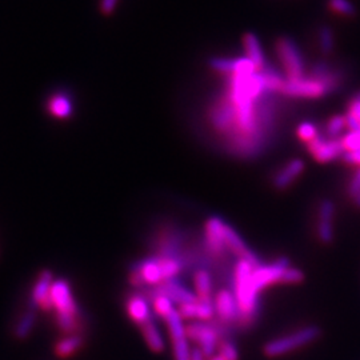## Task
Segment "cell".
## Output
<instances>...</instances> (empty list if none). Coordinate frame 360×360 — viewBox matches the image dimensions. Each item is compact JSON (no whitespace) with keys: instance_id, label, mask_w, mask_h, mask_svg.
<instances>
[{"instance_id":"obj_5","label":"cell","mask_w":360,"mask_h":360,"mask_svg":"<svg viewBox=\"0 0 360 360\" xmlns=\"http://www.w3.org/2000/svg\"><path fill=\"white\" fill-rule=\"evenodd\" d=\"M210 119L212 126L216 131L223 135H235L237 131V110L232 103L230 95H225L212 105L210 112Z\"/></svg>"},{"instance_id":"obj_43","label":"cell","mask_w":360,"mask_h":360,"mask_svg":"<svg viewBox=\"0 0 360 360\" xmlns=\"http://www.w3.org/2000/svg\"><path fill=\"white\" fill-rule=\"evenodd\" d=\"M358 98H360V93H359V95H358Z\"/></svg>"},{"instance_id":"obj_10","label":"cell","mask_w":360,"mask_h":360,"mask_svg":"<svg viewBox=\"0 0 360 360\" xmlns=\"http://www.w3.org/2000/svg\"><path fill=\"white\" fill-rule=\"evenodd\" d=\"M225 223L219 216H212L204 227V238L207 250L216 257L225 256V251L228 250L225 239Z\"/></svg>"},{"instance_id":"obj_25","label":"cell","mask_w":360,"mask_h":360,"mask_svg":"<svg viewBox=\"0 0 360 360\" xmlns=\"http://www.w3.org/2000/svg\"><path fill=\"white\" fill-rule=\"evenodd\" d=\"M260 74L263 76L267 92H280L282 91L285 79L280 75V73L278 70H275L270 64H266V67L263 70H260Z\"/></svg>"},{"instance_id":"obj_16","label":"cell","mask_w":360,"mask_h":360,"mask_svg":"<svg viewBox=\"0 0 360 360\" xmlns=\"http://www.w3.org/2000/svg\"><path fill=\"white\" fill-rule=\"evenodd\" d=\"M335 216V204L326 199L320 203L317 213V237L324 244H330L333 239V228L332 219Z\"/></svg>"},{"instance_id":"obj_35","label":"cell","mask_w":360,"mask_h":360,"mask_svg":"<svg viewBox=\"0 0 360 360\" xmlns=\"http://www.w3.org/2000/svg\"><path fill=\"white\" fill-rule=\"evenodd\" d=\"M303 279H304V275H303L301 271L290 267L283 273L280 283H285V285H298L300 282H303Z\"/></svg>"},{"instance_id":"obj_8","label":"cell","mask_w":360,"mask_h":360,"mask_svg":"<svg viewBox=\"0 0 360 360\" xmlns=\"http://www.w3.org/2000/svg\"><path fill=\"white\" fill-rule=\"evenodd\" d=\"M307 150L314 156L317 163H330L345 155V146L340 139H329L317 136L313 142L307 143Z\"/></svg>"},{"instance_id":"obj_40","label":"cell","mask_w":360,"mask_h":360,"mask_svg":"<svg viewBox=\"0 0 360 360\" xmlns=\"http://www.w3.org/2000/svg\"><path fill=\"white\" fill-rule=\"evenodd\" d=\"M118 1L119 0H100V11H102V14L111 15L115 11V8H117Z\"/></svg>"},{"instance_id":"obj_7","label":"cell","mask_w":360,"mask_h":360,"mask_svg":"<svg viewBox=\"0 0 360 360\" xmlns=\"http://www.w3.org/2000/svg\"><path fill=\"white\" fill-rule=\"evenodd\" d=\"M51 301L52 308L60 315H80V308L77 306L71 287L67 280L57 279L51 287Z\"/></svg>"},{"instance_id":"obj_14","label":"cell","mask_w":360,"mask_h":360,"mask_svg":"<svg viewBox=\"0 0 360 360\" xmlns=\"http://www.w3.org/2000/svg\"><path fill=\"white\" fill-rule=\"evenodd\" d=\"M155 295H165L174 303H178L179 306L187 303H195L199 299L194 292H191L187 287L180 285L175 279H170L163 282L162 285H156L151 291V298Z\"/></svg>"},{"instance_id":"obj_12","label":"cell","mask_w":360,"mask_h":360,"mask_svg":"<svg viewBox=\"0 0 360 360\" xmlns=\"http://www.w3.org/2000/svg\"><path fill=\"white\" fill-rule=\"evenodd\" d=\"M211 68L230 75H251L257 71L255 64L246 58H211L209 61Z\"/></svg>"},{"instance_id":"obj_17","label":"cell","mask_w":360,"mask_h":360,"mask_svg":"<svg viewBox=\"0 0 360 360\" xmlns=\"http://www.w3.org/2000/svg\"><path fill=\"white\" fill-rule=\"evenodd\" d=\"M126 308H127V313L131 317V320L139 327H142L144 323H147L150 319L153 317L151 313L149 301L142 294H133L127 299Z\"/></svg>"},{"instance_id":"obj_4","label":"cell","mask_w":360,"mask_h":360,"mask_svg":"<svg viewBox=\"0 0 360 360\" xmlns=\"http://www.w3.org/2000/svg\"><path fill=\"white\" fill-rule=\"evenodd\" d=\"M276 54L285 68L287 79H299L304 74V61L298 45L288 36H282L275 43Z\"/></svg>"},{"instance_id":"obj_2","label":"cell","mask_w":360,"mask_h":360,"mask_svg":"<svg viewBox=\"0 0 360 360\" xmlns=\"http://www.w3.org/2000/svg\"><path fill=\"white\" fill-rule=\"evenodd\" d=\"M319 336L320 329L316 326H308L267 342L263 347V352L267 358L285 357L290 352L314 343Z\"/></svg>"},{"instance_id":"obj_3","label":"cell","mask_w":360,"mask_h":360,"mask_svg":"<svg viewBox=\"0 0 360 360\" xmlns=\"http://www.w3.org/2000/svg\"><path fill=\"white\" fill-rule=\"evenodd\" d=\"M222 331L207 322H195L187 326L188 339L195 342L207 359L216 355V350H219L222 342Z\"/></svg>"},{"instance_id":"obj_32","label":"cell","mask_w":360,"mask_h":360,"mask_svg":"<svg viewBox=\"0 0 360 360\" xmlns=\"http://www.w3.org/2000/svg\"><path fill=\"white\" fill-rule=\"evenodd\" d=\"M218 354L225 360H239V352H238L237 345L228 339H223L220 342Z\"/></svg>"},{"instance_id":"obj_15","label":"cell","mask_w":360,"mask_h":360,"mask_svg":"<svg viewBox=\"0 0 360 360\" xmlns=\"http://www.w3.org/2000/svg\"><path fill=\"white\" fill-rule=\"evenodd\" d=\"M225 239L228 250H231L235 255L239 256L240 259H244V260L250 262L255 269L262 266L259 257L246 246L244 240L240 238L239 234L227 223L225 225Z\"/></svg>"},{"instance_id":"obj_26","label":"cell","mask_w":360,"mask_h":360,"mask_svg":"<svg viewBox=\"0 0 360 360\" xmlns=\"http://www.w3.org/2000/svg\"><path fill=\"white\" fill-rule=\"evenodd\" d=\"M196 294L199 299H211L212 294V278L207 270L196 271L194 276Z\"/></svg>"},{"instance_id":"obj_20","label":"cell","mask_w":360,"mask_h":360,"mask_svg":"<svg viewBox=\"0 0 360 360\" xmlns=\"http://www.w3.org/2000/svg\"><path fill=\"white\" fill-rule=\"evenodd\" d=\"M50 114L58 119H67L73 115V100L66 92H58L54 93L47 105Z\"/></svg>"},{"instance_id":"obj_1","label":"cell","mask_w":360,"mask_h":360,"mask_svg":"<svg viewBox=\"0 0 360 360\" xmlns=\"http://www.w3.org/2000/svg\"><path fill=\"white\" fill-rule=\"evenodd\" d=\"M254 266L239 259L234 270V294L240 308L239 324L241 329L251 327L259 315V292L251 283Z\"/></svg>"},{"instance_id":"obj_24","label":"cell","mask_w":360,"mask_h":360,"mask_svg":"<svg viewBox=\"0 0 360 360\" xmlns=\"http://www.w3.org/2000/svg\"><path fill=\"white\" fill-rule=\"evenodd\" d=\"M165 320L171 339L187 336V327L184 326L183 316L180 315L179 310H177V308L172 310L168 315L165 316Z\"/></svg>"},{"instance_id":"obj_29","label":"cell","mask_w":360,"mask_h":360,"mask_svg":"<svg viewBox=\"0 0 360 360\" xmlns=\"http://www.w3.org/2000/svg\"><path fill=\"white\" fill-rule=\"evenodd\" d=\"M345 127H347L345 117L335 115L329 120L326 126V135L329 139H340V135L343 134Z\"/></svg>"},{"instance_id":"obj_13","label":"cell","mask_w":360,"mask_h":360,"mask_svg":"<svg viewBox=\"0 0 360 360\" xmlns=\"http://www.w3.org/2000/svg\"><path fill=\"white\" fill-rule=\"evenodd\" d=\"M54 283V276L50 270H45L40 272L38 276L33 288L31 291L30 300L43 311L52 310V301H51V287Z\"/></svg>"},{"instance_id":"obj_21","label":"cell","mask_w":360,"mask_h":360,"mask_svg":"<svg viewBox=\"0 0 360 360\" xmlns=\"http://www.w3.org/2000/svg\"><path fill=\"white\" fill-rule=\"evenodd\" d=\"M35 324H36V306L30 300L26 313L16 322L15 330H14L16 339L19 340L27 339L33 330Z\"/></svg>"},{"instance_id":"obj_9","label":"cell","mask_w":360,"mask_h":360,"mask_svg":"<svg viewBox=\"0 0 360 360\" xmlns=\"http://www.w3.org/2000/svg\"><path fill=\"white\" fill-rule=\"evenodd\" d=\"M287 269H290V260L287 257H279L270 266H259L254 269L251 283L256 291L260 292L263 288L269 285L280 283L282 276Z\"/></svg>"},{"instance_id":"obj_22","label":"cell","mask_w":360,"mask_h":360,"mask_svg":"<svg viewBox=\"0 0 360 360\" xmlns=\"http://www.w3.org/2000/svg\"><path fill=\"white\" fill-rule=\"evenodd\" d=\"M142 333L144 336L146 343L150 347L151 351L153 352H162L165 350V339L162 336L160 329L158 327L155 319L152 317L147 323H144L142 327Z\"/></svg>"},{"instance_id":"obj_28","label":"cell","mask_w":360,"mask_h":360,"mask_svg":"<svg viewBox=\"0 0 360 360\" xmlns=\"http://www.w3.org/2000/svg\"><path fill=\"white\" fill-rule=\"evenodd\" d=\"M172 352L174 360H191L193 348L190 347L188 336L172 339Z\"/></svg>"},{"instance_id":"obj_34","label":"cell","mask_w":360,"mask_h":360,"mask_svg":"<svg viewBox=\"0 0 360 360\" xmlns=\"http://www.w3.org/2000/svg\"><path fill=\"white\" fill-rule=\"evenodd\" d=\"M342 143L345 146V152L360 150V131H350L342 137Z\"/></svg>"},{"instance_id":"obj_31","label":"cell","mask_w":360,"mask_h":360,"mask_svg":"<svg viewBox=\"0 0 360 360\" xmlns=\"http://www.w3.org/2000/svg\"><path fill=\"white\" fill-rule=\"evenodd\" d=\"M329 7L331 11L343 16H354L357 10L350 0H329Z\"/></svg>"},{"instance_id":"obj_41","label":"cell","mask_w":360,"mask_h":360,"mask_svg":"<svg viewBox=\"0 0 360 360\" xmlns=\"http://www.w3.org/2000/svg\"><path fill=\"white\" fill-rule=\"evenodd\" d=\"M354 203H355V206H357L358 209H360V193L354 197Z\"/></svg>"},{"instance_id":"obj_6","label":"cell","mask_w":360,"mask_h":360,"mask_svg":"<svg viewBox=\"0 0 360 360\" xmlns=\"http://www.w3.org/2000/svg\"><path fill=\"white\" fill-rule=\"evenodd\" d=\"M280 92L287 96L307 98V99H316L330 93V91L327 90V87L322 82L316 80L311 76L308 77L303 76L299 79H285Z\"/></svg>"},{"instance_id":"obj_42","label":"cell","mask_w":360,"mask_h":360,"mask_svg":"<svg viewBox=\"0 0 360 360\" xmlns=\"http://www.w3.org/2000/svg\"><path fill=\"white\" fill-rule=\"evenodd\" d=\"M207 360H225V359H223V358H222V357H220V355H219V354H216V355H213V357H212V358H210V359H207Z\"/></svg>"},{"instance_id":"obj_30","label":"cell","mask_w":360,"mask_h":360,"mask_svg":"<svg viewBox=\"0 0 360 360\" xmlns=\"http://www.w3.org/2000/svg\"><path fill=\"white\" fill-rule=\"evenodd\" d=\"M151 300H153V310L155 313L159 316H162L165 319V316L168 315L172 310H175L174 307V301L170 299L165 295H155L152 297Z\"/></svg>"},{"instance_id":"obj_36","label":"cell","mask_w":360,"mask_h":360,"mask_svg":"<svg viewBox=\"0 0 360 360\" xmlns=\"http://www.w3.org/2000/svg\"><path fill=\"white\" fill-rule=\"evenodd\" d=\"M331 71H332V68L326 61H316L315 64L313 66L311 75L310 76L314 77V79H320V77L327 75Z\"/></svg>"},{"instance_id":"obj_37","label":"cell","mask_w":360,"mask_h":360,"mask_svg":"<svg viewBox=\"0 0 360 360\" xmlns=\"http://www.w3.org/2000/svg\"><path fill=\"white\" fill-rule=\"evenodd\" d=\"M348 196L350 197H355L360 193V167H358V170L355 171L352 179L350 180V184H348Z\"/></svg>"},{"instance_id":"obj_39","label":"cell","mask_w":360,"mask_h":360,"mask_svg":"<svg viewBox=\"0 0 360 360\" xmlns=\"http://www.w3.org/2000/svg\"><path fill=\"white\" fill-rule=\"evenodd\" d=\"M343 162L350 165H358L360 167V150L358 151H348L345 152V155L342 156Z\"/></svg>"},{"instance_id":"obj_23","label":"cell","mask_w":360,"mask_h":360,"mask_svg":"<svg viewBox=\"0 0 360 360\" xmlns=\"http://www.w3.org/2000/svg\"><path fill=\"white\" fill-rule=\"evenodd\" d=\"M84 343V339L80 333H73V335H66L55 345V354L59 358H68L77 352Z\"/></svg>"},{"instance_id":"obj_27","label":"cell","mask_w":360,"mask_h":360,"mask_svg":"<svg viewBox=\"0 0 360 360\" xmlns=\"http://www.w3.org/2000/svg\"><path fill=\"white\" fill-rule=\"evenodd\" d=\"M319 50L323 55H331L335 47V35L330 26H322L317 32Z\"/></svg>"},{"instance_id":"obj_38","label":"cell","mask_w":360,"mask_h":360,"mask_svg":"<svg viewBox=\"0 0 360 360\" xmlns=\"http://www.w3.org/2000/svg\"><path fill=\"white\" fill-rule=\"evenodd\" d=\"M347 115L357 120V123L360 126V98H355L348 103Z\"/></svg>"},{"instance_id":"obj_11","label":"cell","mask_w":360,"mask_h":360,"mask_svg":"<svg viewBox=\"0 0 360 360\" xmlns=\"http://www.w3.org/2000/svg\"><path fill=\"white\" fill-rule=\"evenodd\" d=\"M213 304H215V313L220 319V322H223L225 324L239 323V304L235 294H232L230 290H225V288L220 290L215 297Z\"/></svg>"},{"instance_id":"obj_33","label":"cell","mask_w":360,"mask_h":360,"mask_svg":"<svg viewBox=\"0 0 360 360\" xmlns=\"http://www.w3.org/2000/svg\"><path fill=\"white\" fill-rule=\"evenodd\" d=\"M297 134L299 136L300 140L306 142V143H310L313 142L315 137H317V130H316L315 126L310 121H304L299 124L298 130H297Z\"/></svg>"},{"instance_id":"obj_18","label":"cell","mask_w":360,"mask_h":360,"mask_svg":"<svg viewBox=\"0 0 360 360\" xmlns=\"http://www.w3.org/2000/svg\"><path fill=\"white\" fill-rule=\"evenodd\" d=\"M304 170V162L301 159H292L275 175L273 187L278 190H285L292 181L299 177Z\"/></svg>"},{"instance_id":"obj_19","label":"cell","mask_w":360,"mask_h":360,"mask_svg":"<svg viewBox=\"0 0 360 360\" xmlns=\"http://www.w3.org/2000/svg\"><path fill=\"white\" fill-rule=\"evenodd\" d=\"M243 45H244L247 58L255 64L257 71L263 70L267 63H266L264 52H263V48L259 42V38L253 32H247L243 36Z\"/></svg>"}]
</instances>
